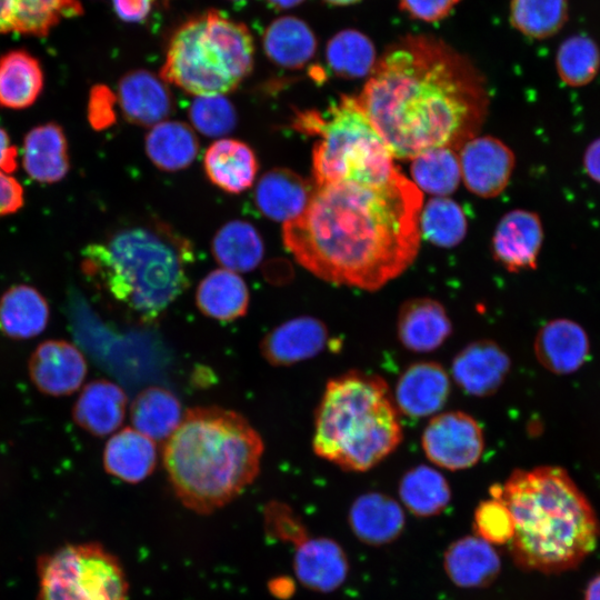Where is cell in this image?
Masks as SVG:
<instances>
[{
	"instance_id": "obj_1",
	"label": "cell",
	"mask_w": 600,
	"mask_h": 600,
	"mask_svg": "<svg viewBox=\"0 0 600 600\" xmlns=\"http://www.w3.org/2000/svg\"><path fill=\"white\" fill-rule=\"evenodd\" d=\"M422 203V192L399 168L379 183L316 187L304 211L284 222L283 243L316 277L376 291L414 261Z\"/></svg>"
},
{
	"instance_id": "obj_2",
	"label": "cell",
	"mask_w": 600,
	"mask_h": 600,
	"mask_svg": "<svg viewBox=\"0 0 600 600\" xmlns=\"http://www.w3.org/2000/svg\"><path fill=\"white\" fill-rule=\"evenodd\" d=\"M393 158L438 147L459 151L489 110L484 78L462 53L428 34H407L382 53L356 97Z\"/></svg>"
},
{
	"instance_id": "obj_3",
	"label": "cell",
	"mask_w": 600,
	"mask_h": 600,
	"mask_svg": "<svg viewBox=\"0 0 600 600\" xmlns=\"http://www.w3.org/2000/svg\"><path fill=\"white\" fill-rule=\"evenodd\" d=\"M490 497L501 500L514 524L509 550L523 570L561 573L597 547L600 524L584 494L558 467L514 470Z\"/></svg>"
},
{
	"instance_id": "obj_4",
	"label": "cell",
	"mask_w": 600,
	"mask_h": 600,
	"mask_svg": "<svg viewBox=\"0 0 600 600\" xmlns=\"http://www.w3.org/2000/svg\"><path fill=\"white\" fill-rule=\"evenodd\" d=\"M262 452V439L244 417L219 407H196L182 416L162 457L182 504L209 513L256 479Z\"/></svg>"
},
{
	"instance_id": "obj_5",
	"label": "cell",
	"mask_w": 600,
	"mask_h": 600,
	"mask_svg": "<svg viewBox=\"0 0 600 600\" xmlns=\"http://www.w3.org/2000/svg\"><path fill=\"white\" fill-rule=\"evenodd\" d=\"M83 272L142 323H152L189 286L193 248L163 222L127 227L82 251Z\"/></svg>"
},
{
	"instance_id": "obj_6",
	"label": "cell",
	"mask_w": 600,
	"mask_h": 600,
	"mask_svg": "<svg viewBox=\"0 0 600 600\" xmlns=\"http://www.w3.org/2000/svg\"><path fill=\"white\" fill-rule=\"evenodd\" d=\"M399 411L379 376L349 371L328 381L314 419V453L346 471L364 472L401 443Z\"/></svg>"
},
{
	"instance_id": "obj_7",
	"label": "cell",
	"mask_w": 600,
	"mask_h": 600,
	"mask_svg": "<svg viewBox=\"0 0 600 600\" xmlns=\"http://www.w3.org/2000/svg\"><path fill=\"white\" fill-rule=\"evenodd\" d=\"M249 28L216 9L191 17L171 34L160 78L198 96L233 91L251 73Z\"/></svg>"
},
{
	"instance_id": "obj_8",
	"label": "cell",
	"mask_w": 600,
	"mask_h": 600,
	"mask_svg": "<svg viewBox=\"0 0 600 600\" xmlns=\"http://www.w3.org/2000/svg\"><path fill=\"white\" fill-rule=\"evenodd\" d=\"M293 128L318 137L312 149L316 187L379 183L397 169L391 151L353 96L342 94L323 111H297Z\"/></svg>"
},
{
	"instance_id": "obj_9",
	"label": "cell",
	"mask_w": 600,
	"mask_h": 600,
	"mask_svg": "<svg viewBox=\"0 0 600 600\" xmlns=\"http://www.w3.org/2000/svg\"><path fill=\"white\" fill-rule=\"evenodd\" d=\"M39 600H127L114 556L98 543L64 546L39 562Z\"/></svg>"
},
{
	"instance_id": "obj_10",
	"label": "cell",
	"mask_w": 600,
	"mask_h": 600,
	"mask_svg": "<svg viewBox=\"0 0 600 600\" xmlns=\"http://www.w3.org/2000/svg\"><path fill=\"white\" fill-rule=\"evenodd\" d=\"M421 446L437 467L464 470L480 460L484 450L483 430L463 411H447L431 418L423 430Z\"/></svg>"
},
{
	"instance_id": "obj_11",
	"label": "cell",
	"mask_w": 600,
	"mask_h": 600,
	"mask_svg": "<svg viewBox=\"0 0 600 600\" xmlns=\"http://www.w3.org/2000/svg\"><path fill=\"white\" fill-rule=\"evenodd\" d=\"M461 179L481 198L499 196L508 186L516 159L512 150L492 136H476L459 149Z\"/></svg>"
},
{
	"instance_id": "obj_12",
	"label": "cell",
	"mask_w": 600,
	"mask_h": 600,
	"mask_svg": "<svg viewBox=\"0 0 600 600\" xmlns=\"http://www.w3.org/2000/svg\"><path fill=\"white\" fill-rule=\"evenodd\" d=\"M28 369L37 389L54 397L69 396L77 391L88 371L81 351L64 340L40 343L29 359Z\"/></svg>"
},
{
	"instance_id": "obj_13",
	"label": "cell",
	"mask_w": 600,
	"mask_h": 600,
	"mask_svg": "<svg viewBox=\"0 0 600 600\" xmlns=\"http://www.w3.org/2000/svg\"><path fill=\"white\" fill-rule=\"evenodd\" d=\"M542 240L539 216L529 210L513 209L496 227L492 254L510 272L534 269Z\"/></svg>"
},
{
	"instance_id": "obj_14",
	"label": "cell",
	"mask_w": 600,
	"mask_h": 600,
	"mask_svg": "<svg viewBox=\"0 0 600 600\" xmlns=\"http://www.w3.org/2000/svg\"><path fill=\"white\" fill-rule=\"evenodd\" d=\"M510 370V359L494 341L483 339L461 349L452 360L454 382L468 394L489 397L498 391Z\"/></svg>"
},
{
	"instance_id": "obj_15",
	"label": "cell",
	"mask_w": 600,
	"mask_h": 600,
	"mask_svg": "<svg viewBox=\"0 0 600 600\" xmlns=\"http://www.w3.org/2000/svg\"><path fill=\"white\" fill-rule=\"evenodd\" d=\"M450 378L443 367L434 361L410 364L399 377L394 389V403L410 418L437 413L450 394Z\"/></svg>"
},
{
	"instance_id": "obj_16",
	"label": "cell",
	"mask_w": 600,
	"mask_h": 600,
	"mask_svg": "<svg viewBox=\"0 0 600 600\" xmlns=\"http://www.w3.org/2000/svg\"><path fill=\"white\" fill-rule=\"evenodd\" d=\"M329 342L324 322L311 316L290 319L273 328L260 343L263 358L272 366H290L316 357Z\"/></svg>"
},
{
	"instance_id": "obj_17",
	"label": "cell",
	"mask_w": 600,
	"mask_h": 600,
	"mask_svg": "<svg viewBox=\"0 0 600 600\" xmlns=\"http://www.w3.org/2000/svg\"><path fill=\"white\" fill-rule=\"evenodd\" d=\"M451 332V320L438 300L420 297L408 299L401 304L397 334L406 349L418 353L434 351Z\"/></svg>"
},
{
	"instance_id": "obj_18",
	"label": "cell",
	"mask_w": 600,
	"mask_h": 600,
	"mask_svg": "<svg viewBox=\"0 0 600 600\" xmlns=\"http://www.w3.org/2000/svg\"><path fill=\"white\" fill-rule=\"evenodd\" d=\"M117 96L124 118L133 124L156 126L172 111V97L167 84L144 69L127 72L118 82Z\"/></svg>"
},
{
	"instance_id": "obj_19",
	"label": "cell",
	"mask_w": 600,
	"mask_h": 600,
	"mask_svg": "<svg viewBox=\"0 0 600 600\" xmlns=\"http://www.w3.org/2000/svg\"><path fill=\"white\" fill-rule=\"evenodd\" d=\"M82 13L79 0H0V33L47 37L62 19Z\"/></svg>"
},
{
	"instance_id": "obj_20",
	"label": "cell",
	"mask_w": 600,
	"mask_h": 600,
	"mask_svg": "<svg viewBox=\"0 0 600 600\" xmlns=\"http://www.w3.org/2000/svg\"><path fill=\"white\" fill-rule=\"evenodd\" d=\"M22 166L40 183H56L69 172L68 141L61 126L47 122L32 128L23 139Z\"/></svg>"
},
{
	"instance_id": "obj_21",
	"label": "cell",
	"mask_w": 600,
	"mask_h": 600,
	"mask_svg": "<svg viewBox=\"0 0 600 600\" xmlns=\"http://www.w3.org/2000/svg\"><path fill=\"white\" fill-rule=\"evenodd\" d=\"M349 526L354 536L369 546H383L397 539L404 528L401 506L390 496L367 492L349 510Z\"/></svg>"
},
{
	"instance_id": "obj_22",
	"label": "cell",
	"mask_w": 600,
	"mask_h": 600,
	"mask_svg": "<svg viewBox=\"0 0 600 600\" xmlns=\"http://www.w3.org/2000/svg\"><path fill=\"white\" fill-rule=\"evenodd\" d=\"M316 189L297 172L274 168L259 180L254 199L258 209L269 219L290 221L307 208Z\"/></svg>"
},
{
	"instance_id": "obj_23",
	"label": "cell",
	"mask_w": 600,
	"mask_h": 600,
	"mask_svg": "<svg viewBox=\"0 0 600 600\" xmlns=\"http://www.w3.org/2000/svg\"><path fill=\"white\" fill-rule=\"evenodd\" d=\"M127 403V394L118 384L106 379L93 380L80 392L72 418L83 430L107 436L123 422Z\"/></svg>"
},
{
	"instance_id": "obj_24",
	"label": "cell",
	"mask_w": 600,
	"mask_h": 600,
	"mask_svg": "<svg viewBox=\"0 0 600 600\" xmlns=\"http://www.w3.org/2000/svg\"><path fill=\"white\" fill-rule=\"evenodd\" d=\"M443 567L454 584L480 588L498 577L501 560L493 544L476 534L451 543L444 552Z\"/></svg>"
},
{
	"instance_id": "obj_25",
	"label": "cell",
	"mask_w": 600,
	"mask_h": 600,
	"mask_svg": "<svg viewBox=\"0 0 600 600\" xmlns=\"http://www.w3.org/2000/svg\"><path fill=\"white\" fill-rule=\"evenodd\" d=\"M203 167L209 180L229 193H241L254 182L259 164L253 150L236 139H219L207 149Z\"/></svg>"
},
{
	"instance_id": "obj_26",
	"label": "cell",
	"mask_w": 600,
	"mask_h": 600,
	"mask_svg": "<svg viewBox=\"0 0 600 600\" xmlns=\"http://www.w3.org/2000/svg\"><path fill=\"white\" fill-rule=\"evenodd\" d=\"M262 48L267 58L284 69H301L316 54L317 37L311 27L302 19L282 16L266 28Z\"/></svg>"
},
{
	"instance_id": "obj_27",
	"label": "cell",
	"mask_w": 600,
	"mask_h": 600,
	"mask_svg": "<svg viewBox=\"0 0 600 600\" xmlns=\"http://www.w3.org/2000/svg\"><path fill=\"white\" fill-rule=\"evenodd\" d=\"M157 464V447L152 439L134 428L114 433L106 444V471L129 483L144 480Z\"/></svg>"
},
{
	"instance_id": "obj_28",
	"label": "cell",
	"mask_w": 600,
	"mask_h": 600,
	"mask_svg": "<svg viewBox=\"0 0 600 600\" xmlns=\"http://www.w3.org/2000/svg\"><path fill=\"white\" fill-rule=\"evenodd\" d=\"M44 76L39 60L23 49L0 56V107L22 110L42 92Z\"/></svg>"
},
{
	"instance_id": "obj_29",
	"label": "cell",
	"mask_w": 600,
	"mask_h": 600,
	"mask_svg": "<svg viewBox=\"0 0 600 600\" xmlns=\"http://www.w3.org/2000/svg\"><path fill=\"white\" fill-rule=\"evenodd\" d=\"M348 570L346 553L331 539H312L300 548L296 557L299 579L313 590H336L344 582Z\"/></svg>"
},
{
	"instance_id": "obj_30",
	"label": "cell",
	"mask_w": 600,
	"mask_h": 600,
	"mask_svg": "<svg viewBox=\"0 0 600 600\" xmlns=\"http://www.w3.org/2000/svg\"><path fill=\"white\" fill-rule=\"evenodd\" d=\"M49 317L46 298L31 286H13L0 298V330L10 338L29 339L40 334Z\"/></svg>"
},
{
	"instance_id": "obj_31",
	"label": "cell",
	"mask_w": 600,
	"mask_h": 600,
	"mask_svg": "<svg viewBox=\"0 0 600 600\" xmlns=\"http://www.w3.org/2000/svg\"><path fill=\"white\" fill-rule=\"evenodd\" d=\"M249 289L233 271L217 269L209 272L196 292L198 309L207 317L232 321L243 317L249 308Z\"/></svg>"
},
{
	"instance_id": "obj_32",
	"label": "cell",
	"mask_w": 600,
	"mask_h": 600,
	"mask_svg": "<svg viewBox=\"0 0 600 600\" xmlns=\"http://www.w3.org/2000/svg\"><path fill=\"white\" fill-rule=\"evenodd\" d=\"M146 153L160 170L174 172L190 166L199 151L192 128L181 121H162L146 136Z\"/></svg>"
},
{
	"instance_id": "obj_33",
	"label": "cell",
	"mask_w": 600,
	"mask_h": 600,
	"mask_svg": "<svg viewBox=\"0 0 600 600\" xmlns=\"http://www.w3.org/2000/svg\"><path fill=\"white\" fill-rule=\"evenodd\" d=\"M130 413L133 428L153 441L168 439L182 419L178 398L157 386L146 388L136 397Z\"/></svg>"
},
{
	"instance_id": "obj_34",
	"label": "cell",
	"mask_w": 600,
	"mask_h": 600,
	"mask_svg": "<svg viewBox=\"0 0 600 600\" xmlns=\"http://www.w3.org/2000/svg\"><path fill=\"white\" fill-rule=\"evenodd\" d=\"M534 351L539 361L554 372H568L580 366L587 353L583 331L566 320L546 324L538 333Z\"/></svg>"
},
{
	"instance_id": "obj_35",
	"label": "cell",
	"mask_w": 600,
	"mask_h": 600,
	"mask_svg": "<svg viewBox=\"0 0 600 600\" xmlns=\"http://www.w3.org/2000/svg\"><path fill=\"white\" fill-rule=\"evenodd\" d=\"M263 241L249 222L232 220L222 226L212 240V254L223 269L248 272L258 267L263 257Z\"/></svg>"
},
{
	"instance_id": "obj_36",
	"label": "cell",
	"mask_w": 600,
	"mask_h": 600,
	"mask_svg": "<svg viewBox=\"0 0 600 600\" xmlns=\"http://www.w3.org/2000/svg\"><path fill=\"white\" fill-rule=\"evenodd\" d=\"M399 496L403 506L414 516L431 517L441 513L448 507L451 490L441 472L421 464L402 476Z\"/></svg>"
},
{
	"instance_id": "obj_37",
	"label": "cell",
	"mask_w": 600,
	"mask_h": 600,
	"mask_svg": "<svg viewBox=\"0 0 600 600\" xmlns=\"http://www.w3.org/2000/svg\"><path fill=\"white\" fill-rule=\"evenodd\" d=\"M326 60L337 77L359 79L370 76L378 58L374 43L364 32L347 28L328 40Z\"/></svg>"
},
{
	"instance_id": "obj_38",
	"label": "cell",
	"mask_w": 600,
	"mask_h": 600,
	"mask_svg": "<svg viewBox=\"0 0 600 600\" xmlns=\"http://www.w3.org/2000/svg\"><path fill=\"white\" fill-rule=\"evenodd\" d=\"M410 174L421 192L447 197L461 181L459 152L449 147L429 149L411 159Z\"/></svg>"
},
{
	"instance_id": "obj_39",
	"label": "cell",
	"mask_w": 600,
	"mask_h": 600,
	"mask_svg": "<svg viewBox=\"0 0 600 600\" xmlns=\"http://www.w3.org/2000/svg\"><path fill=\"white\" fill-rule=\"evenodd\" d=\"M569 17L568 0H510L511 26L522 36L543 40L557 34Z\"/></svg>"
},
{
	"instance_id": "obj_40",
	"label": "cell",
	"mask_w": 600,
	"mask_h": 600,
	"mask_svg": "<svg viewBox=\"0 0 600 600\" xmlns=\"http://www.w3.org/2000/svg\"><path fill=\"white\" fill-rule=\"evenodd\" d=\"M468 223L462 207L448 197H433L422 207L420 233L426 240L442 248L462 242Z\"/></svg>"
},
{
	"instance_id": "obj_41",
	"label": "cell",
	"mask_w": 600,
	"mask_h": 600,
	"mask_svg": "<svg viewBox=\"0 0 600 600\" xmlns=\"http://www.w3.org/2000/svg\"><path fill=\"white\" fill-rule=\"evenodd\" d=\"M556 69L559 78L569 87L589 84L600 70V48L587 34L566 38L556 54Z\"/></svg>"
},
{
	"instance_id": "obj_42",
	"label": "cell",
	"mask_w": 600,
	"mask_h": 600,
	"mask_svg": "<svg viewBox=\"0 0 600 600\" xmlns=\"http://www.w3.org/2000/svg\"><path fill=\"white\" fill-rule=\"evenodd\" d=\"M189 118L200 133L211 138L228 134L237 123L236 109L222 94L198 96L190 106Z\"/></svg>"
},
{
	"instance_id": "obj_43",
	"label": "cell",
	"mask_w": 600,
	"mask_h": 600,
	"mask_svg": "<svg viewBox=\"0 0 600 600\" xmlns=\"http://www.w3.org/2000/svg\"><path fill=\"white\" fill-rule=\"evenodd\" d=\"M474 529L478 537L491 544L509 543L514 524L506 504L496 498L479 503L474 512Z\"/></svg>"
},
{
	"instance_id": "obj_44",
	"label": "cell",
	"mask_w": 600,
	"mask_h": 600,
	"mask_svg": "<svg viewBox=\"0 0 600 600\" xmlns=\"http://www.w3.org/2000/svg\"><path fill=\"white\" fill-rule=\"evenodd\" d=\"M461 0H399V8L413 20L434 23L446 19Z\"/></svg>"
},
{
	"instance_id": "obj_45",
	"label": "cell",
	"mask_w": 600,
	"mask_h": 600,
	"mask_svg": "<svg viewBox=\"0 0 600 600\" xmlns=\"http://www.w3.org/2000/svg\"><path fill=\"white\" fill-rule=\"evenodd\" d=\"M116 97L103 84L92 87L88 103V119L96 130L109 127L114 121L113 103Z\"/></svg>"
},
{
	"instance_id": "obj_46",
	"label": "cell",
	"mask_w": 600,
	"mask_h": 600,
	"mask_svg": "<svg viewBox=\"0 0 600 600\" xmlns=\"http://www.w3.org/2000/svg\"><path fill=\"white\" fill-rule=\"evenodd\" d=\"M171 0H112L117 16L126 22L144 21L157 9L167 7Z\"/></svg>"
},
{
	"instance_id": "obj_47",
	"label": "cell",
	"mask_w": 600,
	"mask_h": 600,
	"mask_svg": "<svg viewBox=\"0 0 600 600\" xmlns=\"http://www.w3.org/2000/svg\"><path fill=\"white\" fill-rule=\"evenodd\" d=\"M23 201V189L18 180L0 171V217L17 212Z\"/></svg>"
},
{
	"instance_id": "obj_48",
	"label": "cell",
	"mask_w": 600,
	"mask_h": 600,
	"mask_svg": "<svg viewBox=\"0 0 600 600\" xmlns=\"http://www.w3.org/2000/svg\"><path fill=\"white\" fill-rule=\"evenodd\" d=\"M18 149L11 143L8 132L0 127V171L12 173L17 170Z\"/></svg>"
},
{
	"instance_id": "obj_49",
	"label": "cell",
	"mask_w": 600,
	"mask_h": 600,
	"mask_svg": "<svg viewBox=\"0 0 600 600\" xmlns=\"http://www.w3.org/2000/svg\"><path fill=\"white\" fill-rule=\"evenodd\" d=\"M583 166L587 174L600 183V138L588 146L583 157Z\"/></svg>"
},
{
	"instance_id": "obj_50",
	"label": "cell",
	"mask_w": 600,
	"mask_h": 600,
	"mask_svg": "<svg viewBox=\"0 0 600 600\" xmlns=\"http://www.w3.org/2000/svg\"><path fill=\"white\" fill-rule=\"evenodd\" d=\"M583 600H600V574L589 581Z\"/></svg>"
},
{
	"instance_id": "obj_51",
	"label": "cell",
	"mask_w": 600,
	"mask_h": 600,
	"mask_svg": "<svg viewBox=\"0 0 600 600\" xmlns=\"http://www.w3.org/2000/svg\"><path fill=\"white\" fill-rule=\"evenodd\" d=\"M304 0H267L276 9L286 10L301 4Z\"/></svg>"
},
{
	"instance_id": "obj_52",
	"label": "cell",
	"mask_w": 600,
	"mask_h": 600,
	"mask_svg": "<svg viewBox=\"0 0 600 600\" xmlns=\"http://www.w3.org/2000/svg\"><path fill=\"white\" fill-rule=\"evenodd\" d=\"M323 2L336 6V7H347L351 4H356L360 2L361 0H322Z\"/></svg>"
}]
</instances>
